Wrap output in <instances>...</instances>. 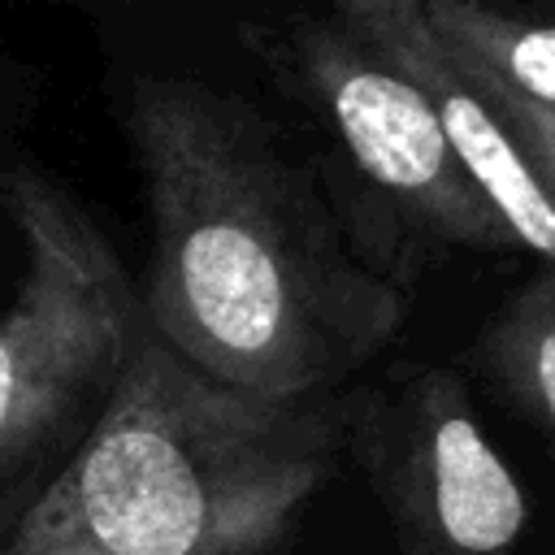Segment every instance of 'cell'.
<instances>
[{
    "label": "cell",
    "mask_w": 555,
    "mask_h": 555,
    "mask_svg": "<svg viewBox=\"0 0 555 555\" xmlns=\"http://www.w3.org/2000/svg\"><path fill=\"white\" fill-rule=\"evenodd\" d=\"M121 117L147 212L139 304L195 373L269 403L325 399L403 330V291L238 95L143 74Z\"/></svg>",
    "instance_id": "6da1fadb"
},
{
    "label": "cell",
    "mask_w": 555,
    "mask_h": 555,
    "mask_svg": "<svg viewBox=\"0 0 555 555\" xmlns=\"http://www.w3.org/2000/svg\"><path fill=\"white\" fill-rule=\"evenodd\" d=\"M351 399L269 403L139 338L87 442L0 555H278L347 455Z\"/></svg>",
    "instance_id": "7a4b0ae2"
},
{
    "label": "cell",
    "mask_w": 555,
    "mask_h": 555,
    "mask_svg": "<svg viewBox=\"0 0 555 555\" xmlns=\"http://www.w3.org/2000/svg\"><path fill=\"white\" fill-rule=\"evenodd\" d=\"M0 208L26 264L0 317V538L56 481L108 408L147 317L95 217L43 169L13 165Z\"/></svg>",
    "instance_id": "3957f363"
},
{
    "label": "cell",
    "mask_w": 555,
    "mask_h": 555,
    "mask_svg": "<svg viewBox=\"0 0 555 555\" xmlns=\"http://www.w3.org/2000/svg\"><path fill=\"white\" fill-rule=\"evenodd\" d=\"M347 451L360 460L403 555H516L529 499L486 438L455 369L425 364L351 395Z\"/></svg>",
    "instance_id": "277c9868"
},
{
    "label": "cell",
    "mask_w": 555,
    "mask_h": 555,
    "mask_svg": "<svg viewBox=\"0 0 555 555\" xmlns=\"http://www.w3.org/2000/svg\"><path fill=\"white\" fill-rule=\"evenodd\" d=\"M291 56L356 169L416 230L468 251L520 247L421 91L382 65L334 13L295 22Z\"/></svg>",
    "instance_id": "5b68a950"
},
{
    "label": "cell",
    "mask_w": 555,
    "mask_h": 555,
    "mask_svg": "<svg viewBox=\"0 0 555 555\" xmlns=\"http://www.w3.org/2000/svg\"><path fill=\"white\" fill-rule=\"evenodd\" d=\"M330 13L421 91L516 243L555 269V113L455 52L425 0H330Z\"/></svg>",
    "instance_id": "8992f818"
},
{
    "label": "cell",
    "mask_w": 555,
    "mask_h": 555,
    "mask_svg": "<svg viewBox=\"0 0 555 555\" xmlns=\"http://www.w3.org/2000/svg\"><path fill=\"white\" fill-rule=\"evenodd\" d=\"M481 373L555 438V269L520 282L477 334Z\"/></svg>",
    "instance_id": "52a82bcc"
},
{
    "label": "cell",
    "mask_w": 555,
    "mask_h": 555,
    "mask_svg": "<svg viewBox=\"0 0 555 555\" xmlns=\"http://www.w3.org/2000/svg\"><path fill=\"white\" fill-rule=\"evenodd\" d=\"M425 13L486 78L555 113V22L525 17L494 0H425Z\"/></svg>",
    "instance_id": "ba28073f"
}]
</instances>
